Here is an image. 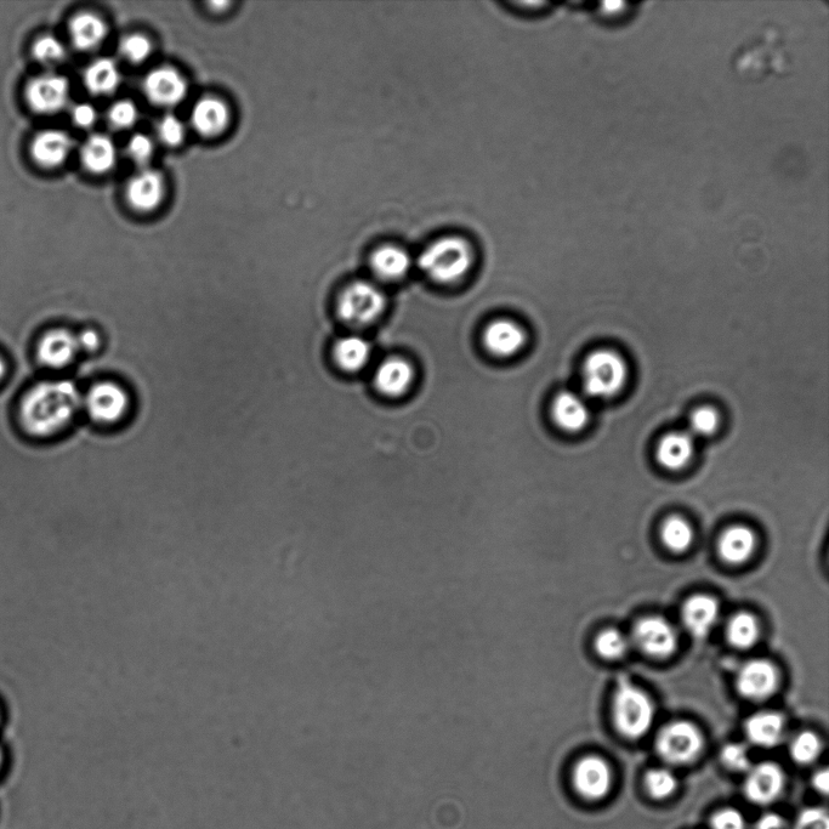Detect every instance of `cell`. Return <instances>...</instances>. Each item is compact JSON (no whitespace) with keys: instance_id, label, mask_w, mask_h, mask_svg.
<instances>
[{"instance_id":"obj_10","label":"cell","mask_w":829,"mask_h":829,"mask_svg":"<svg viewBox=\"0 0 829 829\" xmlns=\"http://www.w3.org/2000/svg\"><path fill=\"white\" fill-rule=\"evenodd\" d=\"M143 90L146 99L158 107H174L183 102L189 92L186 79L173 67H158L147 73Z\"/></svg>"},{"instance_id":"obj_18","label":"cell","mask_w":829,"mask_h":829,"mask_svg":"<svg viewBox=\"0 0 829 829\" xmlns=\"http://www.w3.org/2000/svg\"><path fill=\"white\" fill-rule=\"evenodd\" d=\"M719 604L708 595L692 596L683 606L681 618L692 637L704 638L719 620Z\"/></svg>"},{"instance_id":"obj_15","label":"cell","mask_w":829,"mask_h":829,"mask_svg":"<svg viewBox=\"0 0 829 829\" xmlns=\"http://www.w3.org/2000/svg\"><path fill=\"white\" fill-rule=\"evenodd\" d=\"M79 352L77 334L66 328L51 329L38 344L39 361L53 369L70 366Z\"/></svg>"},{"instance_id":"obj_48","label":"cell","mask_w":829,"mask_h":829,"mask_svg":"<svg viewBox=\"0 0 829 829\" xmlns=\"http://www.w3.org/2000/svg\"><path fill=\"white\" fill-rule=\"evenodd\" d=\"M210 5H212V9L214 11H219L220 7L223 8V9H226L227 7H229L230 3L215 2V3H210Z\"/></svg>"},{"instance_id":"obj_14","label":"cell","mask_w":829,"mask_h":829,"mask_svg":"<svg viewBox=\"0 0 829 829\" xmlns=\"http://www.w3.org/2000/svg\"><path fill=\"white\" fill-rule=\"evenodd\" d=\"M166 196V181L157 170L144 169L129 179L126 200L139 213H150L161 206Z\"/></svg>"},{"instance_id":"obj_46","label":"cell","mask_w":829,"mask_h":829,"mask_svg":"<svg viewBox=\"0 0 829 829\" xmlns=\"http://www.w3.org/2000/svg\"><path fill=\"white\" fill-rule=\"evenodd\" d=\"M755 829H788V826L782 816L769 813L760 817Z\"/></svg>"},{"instance_id":"obj_3","label":"cell","mask_w":829,"mask_h":829,"mask_svg":"<svg viewBox=\"0 0 829 829\" xmlns=\"http://www.w3.org/2000/svg\"><path fill=\"white\" fill-rule=\"evenodd\" d=\"M654 719L655 707L650 697L633 685L627 675H621L613 700V720L618 732L637 740L650 731Z\"/></svg>"},{"instance_id":"obj_32","label":"cell","mask_w":829,"mask_h":829,"mask_svg":"<svg viewBox=\"0 0 829 829\" xmlns=\"http://www.w3.org/2000/svg\"><path fill=\"white\" fill-rule=\"evenodd\" d=\"M645 787L652 798L664 800L672 797L677 792L678 779L668 769H652L646 774Z\"/></svg>"},{"instance_id":"obj_50","label":"cell","mask_w":829,"mask_h":829,"mask_svg":"<svg viewBox=\"0 0 829 829\" xmlns=\"http://www.w3.org/2000/svg\"><path fill=\"white\" fill-rule=\"evenodd\" d=\"M2 765H3V753H2V751H0V769H2Z\"/></svg>"},{"instance_id":"obj_4","label":"cell","mask_w":829,"mask_h":829,"mask_svg":"<svg viewBox=\"0 0 829 829\" xmlns=\"http://www.w3.org/2000/svg\"><path fill=\"white\" fill-rule=\"evenodd\" d=\"M626 380V363L616 352L596 351L584 363L583 384L590 396L609 399L620 393Z\"/></svg>"},{"instance_id":"obj_34","label":"cell","mask_w":829,"mask_h":829,"mask_svg":"<svg viewBox=\"0 0 829 829\" xmlns=\"http://www.w3.org/2000/svg\"><path fill=\"white\" fill-rule=\"evenodd\" d=\"M629 641L620 630L606 629L596 638L595 649L605 660H618L627 654Z\"/></svg>"},{"instance_id":"obj_29","label":"cell","mask_w":829,"mask_h":829,"mask_svg":"<svg viewBox=\"0 0 829 829\" xmlns=\"http://www.w3.org/2000/svg\"><path fill=\"white\" fill-rule=\"evenodd\" d=\"M371 345L366 339L349 335L334 346V359L344 371L356 372L367 365L371 357Z\"/></svg>"},{"instance_id":"obj_8","label":"cell","mask_w":829,"mask_h":829,"mask_svg":"<svg viewBox=\"0 0 829 829\" xmlns=\"http://www.w3.org/2000/svg\"><path fill=\"white\" fill-rule=\"evenodd\" d=\"M70 82L58 73H43L26 85L28 106L39 115H55L65 109L70 100Z\"/></svg>"},{"instance_id":"obj_11","label":"cell","mask_w":829,"mask_h":829,"mask_svg":"<svg viewBox=\"0 0 829 829\" xmlns=\"http://www.w3.org/2000/svg\"><path fill=\"white\" fill-rule=\"evenodd\" d=\"M634 643L644 654L655 658H667L677 649V633L670 623L661 617H646L635 624Z\"/></svg>"},{"instance_id":"obj_42","label":"cell","mask_w":829,"mask_h":829,"mask_svg":"<svg viewBox=\"0 0 829 829\" xmlns=\"http://www.w3.org/2000/svg\"><path fill=\"white\" fill-rule=\"evenodd\" d=\"M794 829H829V817L825 809L808 808L797 817Z\"/></svg>"},{"instance_id":"obj_7","label":"cell","mask_w":829,"mask_h":829,"mask_svg":"<svg viewBox=\"0 0 829 829\" xmlns=\"http://www.w3.org/2000/svg\"><path fill=\"white\" fill-rule=\"evenodd\" d=\"M83 406L94 422L113 425L127 416L130 408L128 391L116 382L96 383L83 397Z\"/></svg>"},{"instance_id":"obj_19","label":"cell","mask_w":829,"mask_h":829,"mask_svg":"<svg viewBox=\"0 0 829 829\" xmlns=\"http://www.w3.org/2000/svg\"><path fill=\"white\" fill-rule=\"evenodd\" d=\"M81 162L89 173L96 175L110 173L117 163L115 141L106 134L90 135L81 147Z\"/></svg>"},{"instance_id":"obj_1","label":"cell","mask_w":829,"mask_h":829,"mask_svg":"<svg viewBox=\"0 0 829 829\" xmlns=\"http://www.w3.org/2000/svg\"><path fill=\"white\" fill-rule=\"evenodd\" d=\"M83 406V396L70 380H47L28 390L21 402V423L28 434L45 437L64 430Z\"/></svg>"},{"instance_id":"obj_44","label":"cell","mask_w":829,"mask_h":829,"mask_svg":"<svg viewBox=\"0 0 829 829\" xmlns=\"http://www.w3.org/2000/svg\"><path fill=\"white\" fill-rule=\"evenodd\" d=\"M71 119L77 128L89 129L92 128L98 119L95 107L88 104V102H81L72 106Z\"/></svg>"},{"instance_id":"obj_5","label":"cell","mask_w":829,"mask_h":829,"mask_svg":"<svg viewBox=\"0 0 829 829\" xmlns=\"http://www.w3.org/2000/svg\"><path fill=\"white\" fill-rule=\"evenodd\" d=\"M385 303V295L377 286L367 281H356L340 295L338 314L349 325L366 326L383 314Z\"/></svg>"},{"instance_id":"obj_39","label":"cell","mask_w":829,"mask_h":829,"mask_svg":"<svg viewBox=\"0 0 829 829\" xmlns=\"http://www.w3.org/2000/svg\"><path fill=\"white\" fill-rule=\"evenodd\" d=\"M153 152H155V144L149 135L138 133L128 140V157L138 166H146L151 161Z\"/></svg>"},{"instance_id":"obj_38","label":"cell","mask_w":829,"mask_h":829,"mask_svg":"<svg viewBox=\"0 0 829 829\" xmlns=\"http://www.w3.org/2000/svg\"><path fill=\"white\" fill-rule=\"evenodd\" d=\"M158 139L168 147H178L184 143L186 129L183 121L175 115H166L157 124Z\"/></svg>"},{"instance_id":"obj_2","label":"cell","mask_w":829,"mask_h":829,"mask_svg":"<svg viewBox=\"0 0 829 829\" xmlns=\"http://www.w3.org/2000/svg\"><path fill=\"white\" fill-rule=\"evenodd\" d=\"M418 263L431 280L439 283L457 282L473 266V247L463 237L444 236L424 249Z\"/></svg>"},{"instance_id":"obj_31","label":"cell","mask_w":829,"mask_h":829,"mask_svg":"<svg viewBox=\"0 0 829 829\" xmlns=\"http://www.w3.org/2000/svg\"><path fill=\"white\" fill-rule=\"evenodd\" d=\"M664 545L673 553H684L694 541V531L689 522L673 516L664 522L661 530Z\"/></svg>"},{"instance_id":"obj_36","label":"cell","mask_w":829,"mask_h":829,"mask_svg":"<svg viewBox=\"0 0 829 829\" xmlns=\"http://www.w3.org/2000/svg\"><path fill=\"white\" fill-rule=\"evenodd\" d=\"M119 53L130 64H143L150 58L152 43L144 34H129V36L123 37L121 43H119Z\"/></svg>"},{"instance_id":"obj_16","label":"cell","mask_w":829,"mask_h":829,"mask_svg":"<svg viewBox=\"0 0 829 829\" xmlns=\"http://www.w3.org/2000/svg\"><path fill=\"white\" fill-rule=\"evenodd\" d=\"M73 149V140L64 130L47 129L34 136L31 143L33 161L39 167L58 168L67 161Z\"/></svg>"},{"instance_id":"obj_37","label":"cell","mask_w":829,"mask_h":829,"mask_svg":"<svg viewBox=\"0 0 829 829\" xmlns=\"http://www.w3.org/2000/svg\"><path fill=\"white\" fill-rule=\"evenodd\" d=\"M107 121H109L112 128L118 130L130 129L139 121L138 107L130 100L116 101L107 112Z\"/></svg>"},{"instance_id":"obj_26","label":"cell","mask_w":829,"mask_h":829,"mask_svg":"<svg viewBox=\"0 0 829 829\" xmlns=\"http://www.w3.org/2000/svg\"><path fill=\"white\" fill-rule=\"evenodd\" d=\"M694 439L684 431L664 436L657 448V461L668 470L685 468L695 451Z\"/></svg>"},{"instance_id":"obj_22","label":"cell","mask_w":829,"mask_h":829,"mask_svg":"<svg viewBox=\"0 0 829 829\" xmlns=\"http://www.w3.org/2000/svg\"><path fill=\"white\" fill-rule=\"evenodd\" d=\"M121 81V71L116 61L110 58H99L90 62L83 72L84 87L94 96L115 94Z\"/></svg>"},{"instance_id":"obj_17","label":"cell","mask_w":829,"mask_h":829,"mask_svg":"<svg viewBox=\"0 0 829 829\" xmlns=\"http://www.w3.org/2000/svg\"><path fill=\"white\" fill-rule=\"evenodd\" d=\"M229 106L223 100L206 96L192 107L191 126L203 138H215L225 132L230 123Z\"/></svg>"},{"instance_id":"obj_28","label":"cell","mask_w":829,"mask_h":829,"mask_svg":"<svg viewBox=\"0 0 829 829\" xmlns=\"http://www.w3.org/2000/svg\"><path fill=\"white\" fill-rule=\"evenodd\" d=\"M553 417L561 429L577 433L586 427L589 420L587 403L573 393H561L553 403Z\"/></svg>"},{"instance_id":"obj_41","label":"cell","mask_w":829,"mask_h":829,"mask_svg":"<svg viewBox=\"0 0 829 829\" xmlns=\"http://www.w3.org/2000/svg\"><path fill=\"white\" fill-rule=\"evenodd\" d=\"M721 762L731 771L742 772L749 771L752 768L751 758L747 752L746 747L738 745V743H730L721 749Z\"/></svg>"},{"instance_id":"obj_6","label":"cell","mask_w":829,"mask_h":829,"mask_svg":"<svg viewBox=\"0 0 829 829\" xmlns=\"http://www.w3.org/2000/svg\"><path fill=\"white\" fill-rule=\"evenodd\" d=\"M702 748L701 732L687 721H673L658 732L656 751L670 765L695 762Z\"/></svg>"},{"instance_id":"obj_23","label":"cell","mask_w":829,"mask_h":829,"mask_svg":"<svg viewBox=\"0 0 829 829\" xmlns=\"http://www.w3.org/2000/svg\"><path fill=\"white\" fill-rule=\"evenodd\" d=\"M757 547V537L751 528L734 526L721 535L718 544L720 558L731 565H740L751 558Z\"/></svg>"},{"instance_id":"obj_49","label":"cell","mask_w":829,"mask_h":829,"mask_svg":"<svg viewBox=\"0 0 829 829\" xmlns=\"http://www.w3.org/2000/svg\"><path fill=\"white\" fill-rule=\"evenodd\" d=\"M5 372H7V366H5L3 357L0 356V380L4 377Z\"/></svg>"},{"instance_id":"obj_12","label":"cell","mask_w":829,"mask_h":829,"mask_svg":"<svg viewBox=\"0 0 829 829\" xmlns=\"http://www.w3.org/2000/svg\"><path fill=\"white\" fill-rule=\"evenodd\" d=\"M785 783L786 777L782 768L775 763L766 762L749 769L743 792L749 802L769 805L781 797Z\"/></svg>"},{"instance_id":"obj_40","label":"cell","mask_w":829,"mask_h":829,"mask_svg":"<svg viewBox=\"0 0 829 829\" xmlns=\"http://www.w3.org/2000/svg\"><path fill=\"white\" fill-rule=\"evenodd\" d=\"M719 417L717 412L712 408L704 407L697 410L690 418V435L695 436H709L715 433L718 429Z\"/></svg>"},{"instance_id":"obj_24","label":"cell","mask_w":829,"mask_h":829,"mask_svg":"<svg viewBox=\"0 0 829 829\" xmlns=\"http://www.w3.org/2000/svg\"><path fill=\"white\" fill-rule=\"evenodd\" d=\"M412 265L410 254L396 244H384L373 252L371 266L383 280L396 281L407 275Z\"/></svg>"},{"instance_id":"obj_21","label":"cell","mask_w":829,"mask_h":829,"mask_svg":"<svg viewBox=\"0 0 829 829\" xmlns=\"http://www.w3.org/2000/svg\"><path fill=\"white\" fill-rule=\"evenodd\" d=\"M109 33L106 22L100 16L83 11L72 17L68 24L73 47L81 51H92L102 44Z\"/></svg>"},{"instance_id":"obj_20","label":"cell","mask_w":829,"mask_h":829,"mask_svg":"<svg viewBox=\"0 0 829 829\" xmlns=\"http://www.w3.org/2000/svg\"><path fill=\"white\" fill-rule=\"evenodd\" d=\"M484 343L491 354L509 357L518 354L524 348L526 334L515 322L499 320L486 328Z\"/></svg>"},{"instance_id":"obj_43","label":"cell","mask_w":829,"mask_h":829,"mask_svg":"<svg viewBox=\"0 0 829 829\" xmlns=\"http://www.w3.org/2000/svg\"><path fill=\"white\" fill-rule=\"evenodd\" d=\"M711 827L712 829H747L745 816L734 808L720 810L715 814Z\"/></svg>"},{"instance_id":"obj_47","label":"cell","mask_w":829,"mask_h":829,"mask_svg":"<svg viewBox=\"0 0 829 829\" xmlns=\"http://www.w3.org/2000/svg\"><path fill=\"white\" fill-rule=\"evenodd\" d=\"M813 787L816 792L827 796L829 789V772L827 769L817 771L813 777Z\"/></svg>"},{"instance_id":"obj_9","label":"cell","mask_w":829,"mask_h":829,"mask_svg":"<svg viewBox=\"0 0 829 829\" xmlns=\"http://www.w3.org/2000/svg\"><path fill=\"white\" fill-rule=\"evenodd\" d=\"M572 785L578 796L586 800H601L611 792L613 774L609 763L596 755H588L572 770Z\"/></svg>"},{"instance_id":"obj_13","label":"cell","mask_w":829,"mask_h":829,"mask_svg":"<svg viewBox=\"0 0 829 829\" xmlns=\"http://www.w3.org/2000/svg\"><path fill=\"white\" fill-rule=\"evenodd\" d=\"M736 686L738 692L747 700L764 701L772 696L779 686V673L769 661H749L738 672Z\"/></svg>"},{"instance_id":"obj_25","label":"cell","mask_w":829,"mask_h":829,"mask_svg":"<svg viewBox=\"0 0 829 829\" xmlns=\"http://www.w3.org/2000/svg\"><path fill=\"white\" fill-rule=\"evenodd\" d=\"M745 729L753 745L772 748L779 745L785 735V720L776 712L757 713L747 720Z\"/></svg>"},{"instance_id":"obj_33","label":"cell","mask_w":829,"mask_h":829,"mask_svg":"<svg viewBox=\"0 0 829 829\" xmlns=\"http://www.w3.org/2000/svg\"><path fill=\"white\" fill-rule=\"evenodd\" d=\"M32 54L39 64L58 65L66 58V48L58 37L44 34L32 45Z\"/></svg>"},{"instance_id":"obj_45","label":"cell","mask_w":829,"mask_h":829,"mask_svg":"<svg viewBox=\"0 0 829 829\" xmlns=\"http://www.w3.org/2000/svg\"><path fill=\"white\" fill-rule=\"evenodd\" d=\"M79 351L96 352L101 348V335L96 329H84L83 332L77 334Z\"/></svg>"},{"instance_id":"obj_35","label":"cell","mask_w":829,"mask_h":829,"mask_svg":"<svg viewBox=\"0 0 829 829\" xmlns=\"http://www.w3.org/2000/svg\"><path fill=\"white\" fill-rule=\"evenodd\" d=\"M821 741L813 732L804 731L794 738L791 746V755L794 762L800 765L813 764L821 754Z\"/></svg>"},{"instance_id":"obj_30","label":"cell","mask_w":829,"mask_h":829,"mask_svg":"<svg viewBox=\"0 0 829 829\" xmlns=\"http://www.w3.org/2000/svg\"><path fill=\"white\" fill-rule=\"evenodd\" d=\"M760 628L757 618L748 612H738L726 626V638L738 650L751 649L759 639Z\"/></svg>"},{"instance_id":"obj_27","label":"cell","mask_w":829,"mask_h":829,"mask_svg":"<svg viewBox=\"0 0 829 829\" xmlns=\"http://www.w3.org/2000/svg\"><path fill=\"white\" fill-rule=\"evenodd\" d=\"M413 380V368L405 360L390 359L379 366L374 378L380 393L386 396H400L410 388Z\"/></svg>"}]
</instances>
